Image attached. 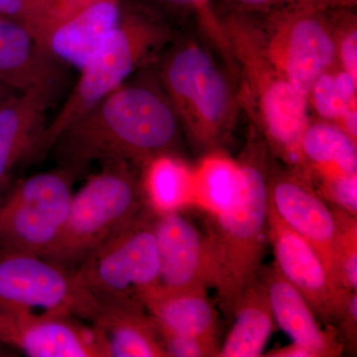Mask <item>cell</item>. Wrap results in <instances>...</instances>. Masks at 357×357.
<instances>
[{"mask_svg": "<svg viewBox=\"0 0 357 357\" xmlns=\"http://www.w3.org/2000/svg\"><path fill=\"white\" fill-rule=\"evenodd\" d=\"M182 128L155 70L143 68L56 138L48 153L59 166L83 173L93 161H126L136 168L176 153Z\"/></svg>", "mask_w": 357, "mask_h": 357, "instance_id": "1", "label": "cell"}, {"mask_svg": "<svg viewBox=\"0 0 357 357\" xmlns=\"http://www.w3.org/2000/svg\"><path fill=\"white\" fill-rule=\"evenodd\" d=\"M220 17L238 79L241 110L277 162L309 177L301 154L310 121L307 98L268 56L255 13L236 8Z\"/></svg>", "mask_w": 357, "mask_h": 357, "instance_id": "2", "label": "cell"}, {"mask_svg": "<svg viewBox=\"0 0 357 357\" xmlns=\"http://www.w3.org/2000/svg\"><path fill=\"white\" fill-rule=\"evenodd\" d=\"M238 162L229 203L210 218L208 241L215 288L225 317L231 318L245 289L259 274L268 244V187L274 158L252 126Z\"/></svg>", "mask_w": 357, "mask_h": 357, "instance_id": "3", "label": "cell"}, {"mask_svg": "<svg viewBox=\"0 0 357 357\" xmlns=\"http://www.w3.org/2000/svg\"><path fill=\"white\" fill-rule=\"evenodd\" d=\"M176 36L156 7L144 0H124L116 27L79 70L77 84L62 109L47 124L29 163L43 158L68 126L133 74L153 66Z\"/></svg>", "mask_w": 357, "mask_h": 357, "instance_id": "4", "label": "cell"}, {"mask_svg": "<svg viewBox=\"0 0 357 357\" xmlns=\"http://www.w3.org/2000/svg\"><path fill=\"white\" fill-rule=\"evenodd\" d=\"M155 65L189 142L203 154L223 149L231 140L241 107L230 75L208 46L177 35Z\"/></svg>", "mask_w": 357, "mask_h": 357, "instance_id": "5", "label": "cell"}, {"mask_svg": "<svg viewBox=\"0 0 357 357\" xmlns=\"http://www.w3.org/2000/svg\"><path fill=\"white\" fill-rule=\"evenodd\" d=\"M149 210L139 169L119 160L102 162L100 171L74 192L62 231L44 258L73 271Z\"/></svg>", "mask_w": 357, "mask_h": 357, "instance_id": "6", "label": "cell"}, {"mask_svg": "<svg viewBox=\"0 0 357 357\" xmlns=\"http://www.w3.org/2000/svg\"><path fill=\"white\" fill-rule=\"evenodd\" d=\"M81 175L58 165L16 183L0 199V251L44 257L62 231Z\"/></svg>", "mask_w": 357, "mask_h": 357, "instance_id": "7", "label": "cell"}, {"mask_svg": "<svg viewBox=\"0 0 357 357\" xmlns=\"http://www.w3.org/2000/svg\"><path fill=\"white\" fill-rule=\"evenodd\" d=\"M156 215L151 210L110 237L74 270L98 300L138 301L159 286Z\"/></svg>", "mask_w": 357, "mask_h": 357, "instance_id": "8", "label": "cell"}, {"mask_svg": "<svg viewBox=\"0 0 357 357\" xmlns=\"http://www.w3.org/2000/svg\"><path fill=\"white\" fill-rule=\"evenodd\" d=\"M330 9L289 6L255 13L268 56L306 98L314 81L337 65Z\"/></svg>", "mask_w": 357, "mask_h": 357, "instance_id": "9", "label": "cell"}, {"mask_svg": "<svg viewBox=\"0 0 357 357\" xmlns=\"http://www.w3.org/2000/svg\"><path fill=\"white\" fill-rule=\"evenodd\" d=\"M124 0H38L23 25L51 57L81 70L119 23Z\"/></svg>", "mask_w": 357, "mask_h": 357, "instance_id": "10", "label": "cell"}, {"mask_svg": "<svg viewBox=\"0 0 357 357\" xmlns=\"http://www.w3.org/2000/svg\"><path fill=\"white\" fill-rule=\"evenodd\" d=\"M0 307L70 314L91 324L98 300L74 272L42 256L0 251Z\"/></svg>", "mask_w": 357, "mask_h": 357, "instance_id": "11", "label": "cell"}, {"mask_svg": "<svg viewBox=\"0 0 357 357\" xmlns=\"http://www.w3.org/2000/svg\"><path fill=\"white\" fill-rule=\"evenodd\" d=\"M0 345L30 357H109L91 324L70 314L0 307Z\"/></svg>", "mask_w": 357, "mask_h": 357, "instance_id": "12", "label": "cell"}, {"mask_svg": "<svg viewBox=\"0 0 357 357\" xmlns=\"http://www.w3.org/2000/svg\"><path fill=\"white\" fill-rule=\"evenodd\" d=\"M268 243L275 266L309 303L318 319L337 325L349 291L344 290L328 274L314 248L268 208Z\"/></svg>", "mask_w": 357, "mask_h": 357, "instance_id": "13", "label": "cell"}, {"mask_svg": "<svg viewBox=\"0 0 357 357\" xmlns=\"http://www.w3.org/2000/svg\"><path fill=\"white\" fill-rule=\"evenodd\" d=\"M268 197L270 206L277 215L311 244L335 280L333 268L335 217L333 208L317 192L310 178L274 163L270 174Z\"/></svg>", "mask_w": 357, "mask_h": 357, "instance_id": "14", "label": "cell"}, {"mask_svg": "<svg viewBox=\"0 0 357 357\" xmlns=\"http://www.w3.org/2000/svg\"><path fill=\"white\" fill-rule=\"evenodd\" d=\"M158 287L166 291H206L215 288L210 241L191 220L178 213L156 215Z\"/></svg>", "mask_w": 357, "mask_h": 357, "instance_id": "15", "label": "cell"}, {"mask_svg": "<svg viewBox=\"0 0 357 357\" xmlns=\"http://www.w3.org/2000/svg\"><path fill=\"white\" fill-rule=\"evenodd\" d=\"M66 66L40 46L27 27L0 16V82L16 91L47 89L59 93Z\"/></svg>", "mask_w": 357, "mask_h": 357, "instance_id": "16", "label": "cell"}, {"mask_svg": "<svg viewBox=\"0 0 357 357\" xmlns=\"http://www.w3.org/2000/svg\"><path fill=\"white\" fill-rule=\"evenodd\" d=\"M57 95L51 89H28L0 107V191L16 167L29 163L48 124L47 112Z\"/></svg>", "mask_w": 357, "mask_h": 357, "instance_id": "17", "label": "cell"}, {"mask_svg": "<svg viewBox=\"0 0 357 357\" xmlns=\"http://www.w3.org/2000/svg\"><path fill=\"white\" fill-rule=\"evenodd\" d=\"M259 277L264 284L275 324L278 325L295 344L302 345L314 357H337L344 349L335 331L328 332L319 326L309 303L292 284L272 265L260 269Z\"/></svg>", "mask_w": 357, "mask_h": 357, "instance_id": "18", "label": "cell"}, {"mask_svg": "<svg viewBox=\"0 0 357 357\" xmlns=\"http://www.w3.org/2000/svg\"><path fill=\"white\" fill-rule=\"evenodd\" d=\"M91 324L105 338L109 357H167L153 319L138 301L98 300Z\"/></svg>", "mask_w": 357, "mask_h": 357, "instance_id": "19", "label": "cell"}, {"mask_svg": "<svg viewBox=\"0 0 357 357\" xmlns=\"http://www.w3.org/2000/svg\"><path fill=\"white\" fill-rule=\"evenodd\" d=\"M148 314L173 332L218 342V314L206 291H166L154 288L142 298Z\"/></svg>", "mask_w": 357, "mask_h": 357, "instance_id": "20", "label": "cell"}, {"mask_svg": "<svg viewBox=\"0 0 357 357\" xmlns=\"http://www.w3.org/2000/svg\"><path fill=\"white\" fill-rule=\"evenodd\" d=\"M234 325L220 347V357H259L275 328L264 284L259 275L237 303Z\"/></svg>", "mask_w": 357, "mask_h": 357, "instance_id": "21", "label": "cell"}, {"mask_svg": "<svg viewBox=\"0 0 357 357\" xmlns=\"http://www.w3.org/2000/svg\"><path fill=\"white\" fill-rule=\"evenodd\" d=\"M301 154L311 180L357 174V142L333 122L310 119Z\"/></svg>", "mask_w": 357, "mask_h": 357, "instance_id": "22", "label": "cell"}, {"mask_svg": "<svg viewBox=\"0 0 357 357\" xmlns=\"http://www.w3.org/2000/svg\"><path fill=\"white\" fill-rule=\"evenodd\" d=\"M192 167L178 154H162L140 169L143 196L155 215L191 208Z\"/></svg>", "mask_w": 357, "mask_h": 357, "instance_id": "23", "label": "cell"}, {"mask_svg": "<svg viewBox=\"0 0 357 357\" xmlns=\"http://www.w3.org/2000/svg\"><path fill=\"white\" fill-rule=\"evenodd\" d=\"M238 172V162L225 149L203 154L192 167V208L204 211L208 217L220 213L234 194Z\"/></svg>", "mask_w": 357, "mask_h": 357, "instance_id": "24", "label": "cell"}, {"mask_svg": "<svg viewBox=\"0 0 357 357\" xmlns=\"http://www.w3.org/2000/svg\"><path fill=\"white\" fill-rule=\"evenodd\" d=\"M307 98L309 109L314 110L318 119L335 123L357 105V81L335 65L314 81Z\"/></svg>", "mask_w": 357, "mask_h": 357, "instance_id": "25", "label": "cell"}, {"mask_svg": "<svg viewBox=\"0 0 357 357\" xmlns=\"http://www.w3.org/2000/svg\"><path fill=\"white\" fill-rule=\"evenodd\" d=\"M332 208L335 220L333 277L344 290L357 291V218L340 208Z\"/></svg>", "mask_w": 357, "mask_h": 357, "instance_id": "26", "label": "cell"}, {"mask_svg": "<svg viewBox=\"0 0 357 357\" xmlns=\"http://www.w3.org/2000/svg\"><path fill=\"white\" fill-rule=\"evenodd\" d=\"M151 6L169 7V8L187 10L194 14L204 38L210 42L211 47L222 56L227 66L230 75H234V60L230 52L229 42L223 32L220 14L215 10L213 0H144Z\"/></svg>", "mask_w": 357, "mask_h": 357, "instance_id": "27", "label": "cell"}, {"mask_svg": "<svg viewBox=\"0 0 357 357\" xmlns=\"http://www.w3.org/2000/svg\"><path fill=\"white\" fill-rule=\"evenodd\" d=\"M337 65L357 81V17L354 7L330 9Z\"/></svg>", "mask_w": 357, "mask_h": 357, "instance_id": "28", "label": "cell"}, {"mask_svg": "<svg viewBox=\"0 0 357 357\" xmlns=\"http://www.w3.org/2000/svg\"><path fill=\"white\" fill-rule=\"evenodd\" d=\"M314 190L333 208L357 215V174L351 176L314 178Z\"/></svg>", "mask_w": 357, "mask_h": 357, "instance_id": "29", "label": "cell"}, {"mask_svg": "<svg viewBox=\"0 0 357 357\" xmlns=\"http://www.w3.org/2000/svg\"><path fill=\"white\" fill-rule=\"evenodd\" d=\"M151 317V316H150ZM157 333L167 357L218 356L220 345L202 338L173 332L154 321Z\"/></svg>", "mask_w": 357, "mask_h": 357, "instance_id": "30", "label": "cell"}, {"mask_svg": "<svg viewBox=\"0 0 357 357\" xmlns=\"http://www.w3.org/2000/svg\"><path fill=\"white\" fill-rule=\"evenodd\" d=\"M237 9L248 13H262L289 6H314L321 8L354 7L357 0H231Z\"/></svg>", "mask_w": 357, "mask_h": 357, "instance_id": "31", "label": "cell"}, {"mask_svg": "<svg viewBox=\"0 0 357 357\" xmlns=\"http://www.w3.org/2000/svg\"><path fill=\"white\" fill-rule=\"evenodd\" d=\"M340 340L351 352H356L357 344V291H349L345 299L344 309L337 319Z\"/></svg>", "mask_w": 357, "mask_h": 357, "instance_id": "32", "label": "cell"}, {"mask_svg": "<svg viewBox=\"0 0 357 357\" xmlns=\"http://www.w3.org/2000/svg\"><path fill=\"white\" fill-rule=\"evenodd\" d=\"M37 1L38 0H0V16L23 24Z\"/></svg>", "mask_w": 357, "mask_h": 357, "instance_id": "33", "label": "cell"}, {"mask_svg": "<svg viewBox=\"0 0 357 357\" xmlns=\"http://www.w3.org/2000/svg\"><path fill=\"white\" fill-rule=\"evenodd\" d=\"M335 124L357 142V105L347 109Z\"/></svg>", "mask_w": 357, "mask_h": 357, "instance_id": "34", "label": "cell"}, {"mask_svg": "<svg viewBox=\"0 0 357 357\" xmlns=\"http://www.w3.org/2000/svg\"><path fill=\"white\" fill-rule=\"evenodd\" d=\"M264 356L267 357H314L311 351L293 342L292 344L286 347L268 351Z\"/></svg>", "mask_w": 357, "mask_h": 357, "instance_id": "35", "label": "cell"}, {"mask_svg": "<svg viewBox=\"0 0 357 357\" xmlns=\"http://www.w3.org/2000/svg\"><path fill=\"white\" fill-rule=\"evenodd\" d=\"M17 93L20 91H16L15 89L9 88L6 84L0 82V107Z\"/></svg>", "mask_w": 357, "mask_h": 357, "instance_id": "36", "label": "cell"}, {"mask_svg": "<svg viewBox=\"0 0 357 357\" xmlns=\"http://www.w3.org/2000/svg\"><path fill=\"white\" fill-rule=\"evenodd\" d=\"M9 356V351H7L6 347H2L0 345V356Z\"/></svg>", "mask_w": 357, "mask_h": 357, "instance_id": "37", "label": "cell"}]
</instances>
